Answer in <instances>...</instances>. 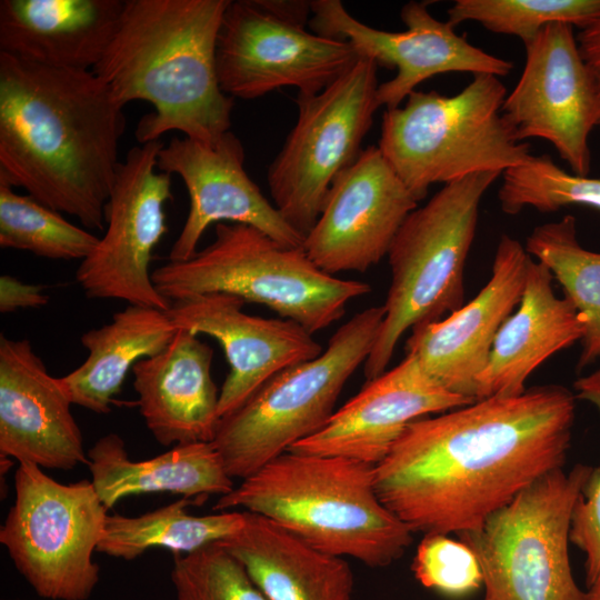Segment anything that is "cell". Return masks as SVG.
<instances>
[{"mask_svg":"<svg viewBox=\"0 0 600 600\" xmlns=\"http://www.w3.org/2000/svg\"><path fill=\"white\" fill-rule=\"evenodd\" d=\"M574 414L576 396L546 384L414 420L374 466L377 494L413 533L479 529L563 467Z\"/></svg>","mask_w":600,"mask_h":600,"instance_id":"cell-1","label":"cell"},{"mask_svg":"<svg viewBox=\"0 0 600 600\" xmlns=\"http://www.w3.org/2000/svg\"><path fill=\"white\" fill-rule=\"evenodd\" d=\"M126 127L123 107L91 70L0 52V182L101 230Z\"/></svg>","mask_w":600,"mask_h":600,"instance_id":"cell-2","label":"cell"},{"mask_svg":"<svg viewBox=\"0 0 600 600\" xmlns=\"http://www.w3.org/2000/svg\"><path fill=\"white\" fill-rule=\"evenodd\" d=\"M230 0H124L116 32L91 70L122 107L153 111L139 121L140 144L169 131L211 144L231 127L233 98L217 73V39Z\"/></svg>","mask_w":600,"mask_h":600,"instance_id":"cell-3","label":"cell"},{"mask_svg":"<svg viewBox=\"0 0 600 600\" xmlns=\"http://www.w3.org/2000/svg\"><path fill=\"white\" fill-rule=\"evenodd\" d=\"M373 469L353 459L286 451L219 497L212 510L243 508L319 551L384 568L404 554L413 532L379 499Z\"/></svg>","mask_w":600,"mask_h":600,"instance_id":"cell-4","label":"cell"},{"mask_svg":"<svg viewBox=\"0 0 600 600\" xmlns=\"http://www.w3.org/2000/svg\"><path fill=\"white\" fill-rule=\"evenodd\" d=\"M507 94L499 77L478 73L453 96L413 91L386 109L378 147L418 202L434 183L503 173L530 158L502 113Z\"/></svg>","mask_w":600,"mask_h":600,"instance_id":"cell-5","label":"cell"},{"mask_svg":"<svg viewBox=\"0 0 600 600\" xmlns=\"http://www.w3.org/2000/svg\"><path fill=\"white\" fill-rule=\"evenodd\" d=\"M158 292L171 303L227 293L268 307L311 334L341 319L347 304L371 291L319 269L302 248H291L240 223H217L214 240L184 261L152 271Z\"/></svg>","mask_w":600,"mask_h":600,"instance_id":"cell-6","label":"cell"},{"mask_svg":"<svg viewBox=\"0 0 600 600\" xmlns=\"http://www.w3.org/2000/svg\"><path fill=\"white\" fill-rule=\"evenodd\" d=\"M500 172H479L443 184L400 227L388 253L391 283L384 317L364 364L367 381L388 370L406 331L463 306L464 266L484 193Z\"/></svg>","mask_w":600,"mask_h":600,"instance_id":"cell-7","label":"cell"},{"mask_svg":"<svg viewBox=\"0 0 600 600\" xmlns=\"http://www.w3.org/2000/svg\"><path fill=\"white\" fill-rule=\"evenodd\" d=\"M383 317V306L358 312L321 354L276 373L220 418L211 442L232 479L248 478L329 421L344 384L371 352Z\"/></svg>","mask_w":600,"mask_h":600,"instance_id":"cell-8","label":"cell"},{"mask_svg":"<svg viewBox=\"0 0 600 600\" xmlns=\"http://www.w3.org/2000/svg\"><path fill=\"white\" fill-rule=\"evenodd\" d=\"M594 468L556 469L493 512L479 529L458 534L476 553L486 600H586L569 558L574 504Z\"/></svg>","mask_w":600,"mask_h":600,"instance_id":"cell-9","label":"cell"},{"mask_svg":"<svg viewBox=\"0 0 600 600\" xmlns=\"http://www.w3.org/2000/svg\"><path fill=\"white\" fill-rule=\"evenodd\" d=\"M107 517L91 480L64 484L37 464L19 462L0 543L39 597L88 600L100 579L93 554Z\"/></svg>","mask_w":600,"mask_h":600,"instance_id":"cell-10","label":"cell"},{"mask_svg":"<svg viewBox=\"0 0 600 600\" xmlns=\"http://www.w3.org/2000/svg\"><path fill=\"white\" fill-rule=\"evenodd\" d=\"M378 66L360 58L319 93H298V119L268 169L274 207L302 236L317 222L333 179L359 157L376 111Z\"/></svg>","mask_w":600,"mask_h":600,"instance_id":"cell-11","label":"cell"},{"mask_svg":"<svg viewBox=\"0 0 600 600\" xmlns=\"http://www.w3.org/2000/svg\"><path fill=\"white\" fill-rule=\"evenodd\" d=\"M161 140L131 148L120 162L106 206V231L76 272L90 299L168 311L171 302L156 289L150 262L167 233L164 207L173 199L171 174L158 169Z\"/></svg>","mask_w":600,"mask_h":600,"instance_id":"cell-12","label":"cell"},{"mask_svg":"<svg viewBox=\"0 0 600 600\" xmlns=\"http://www.w3.org/2000/svg\"><path fill=\"white\" fill-rule=\"evenodd\" d=\"M359 58L349 41L307 31L260 0L229 1L216 51L221 90L246 100L283 87L319 93Z\"/></svg>","mask_w":600,"mask_h":600,"instance_id":"cell-13","label":"cell"},{"mask_svg":"<svg viewBox=\"0 0 600 600\" xmlns=\"http://www.w3.org/2000/svg\"><path fill=\"white\" fill-rule=\"evenodd\" d=\"M573 29L554 22L524 44V67L502 113L518 140L548 141L572 173L588 176L589 137L598 127L599 104Z\"/></svg>","mask_w":600,"mask_h":600,"instance_id":"cell-14","label":"cell"},{"mask_svg":"<svg viewBox=\"0 0 600 600\" xmlns=\"http://www.w3.org/2000/svg\"><path fill=\"white\" fill-rule=\"evenodd\" d=\"M429 2L409 1L400 11L407 29L379 30L353 18L339 0L311 1L312 32L349 41L360 56L378 67L396 69L397 74L379 84V107L393 109L424 80L447 72L509 74L513 64L478 48L454 31L448 20L434 18Z\"/></svg>","mask_w":600,"mask_h":600,"instance_id":"cell-15","label":"cell"},{"mask_svg":"<svg viewBox=\"0 0 600 600\" xmlns=\"http://www.w3.org/2000/svg\"><path fill=\"white\" fill-rule=\"evenodd\" d=\"M418 201L383 157L369 146L332 181L303 250L322 271L364 272L388 256Z\"/></svg>","mask_w":600,"mask_h":600,"instance_id":"cell-16","label":"cell"},{"mask_svg":"<svg viewBox=\"0 0 600 600\" xmlns=\"http://www.w3.org/2000/svg\"><path fill=\"white\" fill-rule=\"evenodd\" d=\"M244 157L242 142L230 130L211 144L174 137L160 149L158 169L181 178L190 203L169 261L191 258L212 223L250 226L283 246L303 249L304 236L286 221L250 179Z\"/></svg>","mask_w":600,"mask_h":600,"instance_id":"cell-17","label":"cell"},{"mask_svg":"<svg viewBox=\"0 0 600 600\" xmlns=\"http://www.w3.org/2000/svg\"><path fill=\"white\" fill-rule=\"evenodd\" d=\"M530 259L519 240L501 236L486 286L448 317L411 329L406 353L439 386L476 401L477 379L500 328L521 300Z\"/></svg>","mask_w":600,"mask_h":600,"instance_id":"cell-18","label":"cell"},{"mask_svg":"<svg viewBox=\"0 0 600 600\" xmlns=\"http://www.w3.org/2000/svg\"><path fill=\"white\" fill-rule=\"evenodd\" d=\"M473 401L439 386L406 353L396 367L367 381L318 432L288 451L377 466L412 421Z\"/></svg>","mask_w":600,"mask_h":600,"instance_id":"cell-19","label":"cell"},{"mask_svg":"<svg viewBox=\"0 0 600 600\" xmlns=\"http://www.w3.org/2000/svg\"><path fill=\"white\" fill-rule=\"evenodd\" d=\"M244 303L231 294L207 293L174 301L167 311L177 329L210 336L221 344L230 371L219 392L220 418L276 373L322 353L312 334L296 321L247 314Z\"/></svg>","mask_w":600,"mask_h":600,"instance_id":"cell-20","label":"cell"},{"mask_svg":"<svg viewBox=\"0 0 600 600\" xmlns=\"http://www.w3.org/2000/svg\"><path fill=\"white\" fill-rule=\"evenodd\" d=\"M59 378L27 339L0 336V454L42 469L89 464L82 432Z\"/></svg>","mask_w":600,"mask_h":600,"instance_id":"cell-21","label":"cell"},{"mask_svg":"<svg viewBox=\"0 0 600 600\" xmlns=\"http://www.w3.org/2000/svg\"><path fill=\"white\" fill-rule=\"evenodd\" d=\"M213 350L178 329L169 344L138 361L133 389L146 427L161 446L211 442L220 420L211 374Z\"/></svg>","mask_w":600,"mask_h":600,"instance_id":"cell-22","label":"cell"},{"mask_svg":"<svg viewBox=\"0 0 600 600\" xmlns=\"http://www.w3.org/2000/svg\"><path fill=\"white\" fill-rule=\"evenodd\" d=\"M123 6L124 0H1L0 52L53 68L92 70Z\"/></svg>","mask_w":600,"mask_h":600,"instance_id":"cell-23","label":"cell"},{"mask_svg":"<svg viewBox=\"0 0 600 600\" xmlns=\"http://www.w3.org/2000/svg\"><path fill=\"white\" fill-rule=\"evenodd\" d=\"M546 264L530 259L519 307L500 328L486 368L477 379L476 400L519 396L530 374L548 358L581 341L584 321L570 300L558 298Z\"/></svg>","mask_w":600,"mask_h":600,"instance_id":"cell-24","label":"cell"},{"mask_svg":"<svg viewBox=\"0 0 600 600\" xmlns=\"http://www.w3.org/2000/svg\"><path fill=\"white\" fill-rule=\"evenodd\" d=\"M243 513L242 528L219 543L268 600H352L354 577L346 558L314 549L263 516Z\"/></svg>","mask_w":600,"mask_h":600,"instance_id":"cell-25","label":"cell"},{"mask_svg":"<svg viewBox=\"0 0 600 600\" xmlns=\"http://www.w3.org/2000/svg\"><path fill=\"white\" fill-rule=\"evenodd\" d=\"M87 453L91 482L108 510L132 496L170 492L200 502L234 488L212 442L181 443L153 458L133 460L121 436L110 432Z\"/></svg>","mask_w":600,"mask_h":600,"instance_id":"cell-26","label":"cell"},{"mask_svg":"<svg viewBox=\"0 0 600 600\" xmlns=\"http://www.w3.org/2000/svg\"><path fill=\"white\" fill-rule=\"evenodd\" d=\"M177 331L167 311L128 304L110 322L81 336L88 357L60 382L73 404L107 414L128 372L164 349Z\"/></svg>","mask_w":600,"mask_h":600,"instance_id":"cell-27","label":"cell"},{"mask_svg":"<svg viewBox=\"0 0 600 600\" xmlns=\"http://www.w3.org/2000/svg\"><path fill=\"white\" fill-rule=\"evenodd\" d=\"M192 502L181 498L136 517L108 514L98 552L124 561L136 560L154 547L189 554L231 537L244 523L243 511L190 514L187 506Z\"/></svg>","mask_w":600,"mask_h":600,"instance_id":"cell-28","label":"cell"},{"mask_svg":"<svg viewBox=\"0 0 600 600\" xmlns=\"http://www.w3.org/2000/svg\"><path fill=\"white\" fill-rule=\"evenodd\" d=\"M524 248L548 267L584 321L578 370L592 364L600 359V252L580 244L571 214L537 226Z\"/></svg>","mask_w":600,"mask_h":600,"instance_id":"cell-29","label":"cell"},{"mask_svg":"<svg viewBox=\"0 0 600 600\" xmlns=\"http://www.w3.org/2000/svg\"><path fill=\"white\" fill-rule=\"evenodd\" d=\"M100 238L64 219L61 212L19 194L0 182V247L53 260H83Z\"/></svg>","mask_w":600,"mask_h":600,"instance_id":"cell-30","label":"cell"},{"mask_svg":"<svg viewBox=\"0 0 600 600\" xmlns=\"http://www.w3.org/2000/svg\"><path fill=\"white\" fill-rule=\"evenodd\" d=\"M600 18V0H457L448 21L457 27L473 21L499 34L514 36L523 44L554 22L586 28Z\"/></svg>","mask_w":600,"mask_h":600,"instance_id":"cell-31","label":"cell"},{"mask_svg":"<svg viewBox=\"0 0 600 600\" xmlns=\"http://www.w3.org/2000/svg\"><path fill=\"white\" fill-rule=\"evenodd\" d=\"M501 177L498 199L507 214H518L528 208L554 212L573 204L600 210V179L568 172L549 154H531Z\"/></svg>","mask_w":600,"mask_h":600,"instance_id":"cell-32","label":"cell"},{"mask_svg":"<svg viewBox=\"0 0 600 600\" xmlns=\"http://www.w3.org/2000/svg\"><path fill=\"white\" fill-rule=\"evenodd\" d=\"M173 556L170 578L177 600H268L219 542Z\"/></svg>","mask_w":600,"mask_h":600,"instance_id":"cell-33","label":"cell"},{"mask_svg":"<svg viewBox=\"0 0 600 600\" xmlns=\"http://www.w3.org/2000/svg\"><path fill=\"white\" fill-rule=\"evenodd\" d=\"M416 579L426 588L452 598L483 586L482 570L473 550L448 534H426L412 561Z\"/></svg>","mask_w":600,"mask_h":600,"instance_id":"cell-34","label":"cell"},{"mask_svg":"<svg viewBox=\"0 0 600 600\" xmlns=\"http://www.w3.org/2000/svg\"><path fill=\"white\" fill-rule=\"evenodd\" d=\"M574 388L576 398L589 401L600 412V368L578 379ZM569 538L584 553L589 587L600 574V468H594L574 504Z\"/></svg>","mask_w":600,"mask_h":600,"instance_id":"cell-35","label":"cell"},{"mask_svg":"<svg viewBox=\"0 0 600 600\" xmlns=\"http://www.w3.org/2000/svg\"><path fill=\"white\" fill-rule=\"evenodd\" d=\"M49 297L38 284L26 283L16 277H0V312L9 313L21 309H34L48 303Z\"/></svg>","mask_w":600,"mask_h":600,"instance_id":"cell-36","label":"cell"},{"mask_svg":"<svg viewBox=\"0 0 600 600\" xmlns=\"http://www.w3.org/2000/svg\"><path fill=\"white\" fill-rule=\"evenodd\" d=\"M576 38L580 54L596 88L599 104L598 127H600V18L586 28L579 29Z\"/></svg>","mask_w":600,"mask_h":600,"instance_id":"cell-37","label":"cell"},{"mask_svg":"<svg viewBox=\"0 0 600 600\" xmlns=\"http://www.w3.org/2000/svg\"><path fill=\"white\" fill-rule=\"evenodd\" d=\"M586 600H600V574L589 586V590L587 591Z\"/></svg>","mask_w":600,"mask_h":600,"instance_id":"cell-38","label":"cell"},{"mask_svg":"<svg viewBox=\"0 0 600 600\" xmlns=\"http://www.w3.org/2000/svg\"><path fill=\"white\" fill-rule=\"evenodd\" d=\"M6 600H17V599H6Z\"/></svg>","mask_w":600,"mask_h":600,"instance_id":"cell-39","label":"cell"},{"mask_svg":"<svg viewBox=\"0 0 600 600\" xmlns=\"http://www.w3.org/2000/svg\"><path fill=\"white\" fill-rule=\"evenodd\" d=\"M483 600H486V599H483Z\"/></svg>","mask_w":600,"mask_h":600,"instance_id":"cell-40","label":"cell"}]
</instances>
